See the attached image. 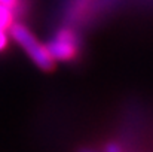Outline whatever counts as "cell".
<instances>
[{
    "instance_id": "cell-6",
    "label": "cell",
    "mask_w": 153,
    "mask_h": 152,
    "mask_svg": "<svg viewBox=\"0 0 153 152\" xmlns=\"http://www.w3.org/2000/svg\"><path fill=\"white\" fill-rule=\"evenodd\" d=\"M101 152H126L125 146L119 142H107L104 146H102V151Z\"/></svg>"
},
{
    "instance_id": "cell-7",
    "label": "cell",
    "mask_w": 153,
    "mask_h": 152,
    "mask_svg": "<svg viewBox=\"0 0 153 152\" xmlns=\"http://www.w3.org/2000/svg\"><path fill=\"white\" fill-rule=\"evenodd\" d=\"M7 42H9V36H7V31L0 28V52L7 48Z\"/></svg>"
},
{
    "instance_id": "cell-5",
    "label": "cell",
    "mask_w": 153,
    "mask_h": 152,
    "mask_svg": "<svg viewBox=\"0 0 153 152\" xmlns=\"http://www.w3.org/2000/svg\"><path fill=\"white\" fill-rule=\"evenodd\" d=\"M15 21H16V19H15L12 10H10L9 7L0 4V28H3V30L7 31L9 27H10Z\"/></svg>"
},
{
    "instance_id": "cell-4",
    "label": "cell",
    "mask_w": 153,
    "mask_h": 152,
    "mask_svg": "<svg viewBox=\"0 0 153 152\" xmlns=\"http://www.w3.org/2000/svg\"><path fill=\"white\" fill-rule=\"evenodd\" d=\"M0 4L9 7L12 10L15 19L19 21L30 13V9L33 6V0H0Z\"/></svg>"
},
{
    "instance_id": "cell-3",
    "label": "cell",
    "mask_w": 153,
    "mask_h": 152,
    "mask_svg": "<svg viewBox=\"0 0 153 152\" xmlns=\"http://www.w3.org/2000/svg\"><path fill=\"white\" fill-rule=\"evenodd\" d=\"M7 33L10 34V37L25 51V54L28 55V58L33 61V64H36L40 70L43 72H52L55 69V61L49 55V52L46 49V45L40 43V40L28 30L27 25H24L19 21H15Z\"/></svg>"
},
{
    "instance_id": "cell-8",
    "label": "cell",
    "mask_w": 153,
    "mask_h": 152,
    "mask_svg": "<svg viewBox=\"0 0 153 152\" xmlns=\"http://www.w3.org/2000/svg\"><path fill=\"white\" fill-rule=\"evenodd\" d=\"M77 152H100V151H97V149H94V148H80Z\"/></svg>"
},
{
    "instance_id": "cell-1",
    "label": "cell",
    "mask_w": 153,
    "mask_h": 152,
    "mask_svg": "<svg viewBox=\"0 0 153 152\" xmlns=\"http://www.w3.org/2000/svg\"><path fill=\"white\" fill-rule=\"evenodd\" d=\"M123 0H64L62 24L76 28L89 27L98 19L113 13Z\"/></svg>"
},
{
    "instance_id": "cell-2",
    "label": "cell",
    "mask_w": 153,
    "mask_h": 152,
    "mask_svg": "<svg viewBox=\"0 0 153 152\" xmlns=\"http://www.w3.org/2000/svg\"><path fill=\"white\" fill-rule=\"evenodd\" d=\"M55 63H71L76 61L82 54V36L80 30L62 24L55 30L53 36L45 43Z\"/></svg>"
}]
</instances>
